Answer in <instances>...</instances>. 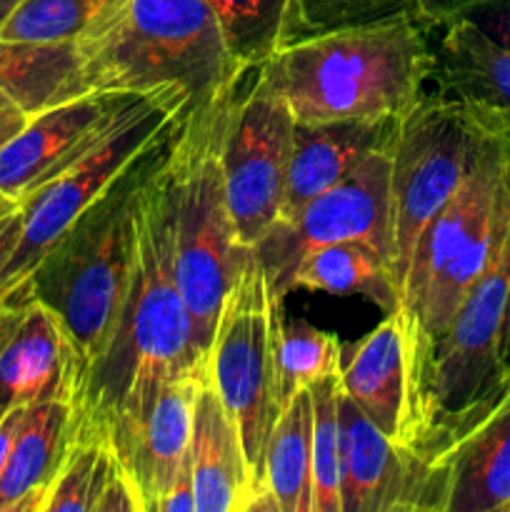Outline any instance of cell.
I'll return each instance as SVG.
<instances>
[{
    "instance_id": "obj_1",
    "label": "cell",
    "mask_w": 510,
    "mask_h": 512,
    "mask_svg": "<svg viewBox=\"0 0 510 512\" xmlns=\"http://www.w3.org/2000/svg\"><path fill=\"white\" fill-rule=\"evenodd\" d=\"M165 153L138 195L133 278L118 323L103 353L80 373L70 393V443L90 440L118 453L168 380L203 375L175 275Z\"/></svg>"
},
{
    "instance_id": "obj_2",
    "label": "cell",
    "mask_w": 510,
    "mask_h": 512,
    "mask_svg": "<svg viewBox=\"0 0 510 512\" xmlns=\"http://www.w3.org/2000/svg\"><path fill=\"white\" fill-rule=\"evenodd\" d=\"M258 75L298 123L403 118L430 90L428 28L395 18L303 35L258 65Z\"/></svg>"
},
{
    "instance_id": "obj_3",
    "label": "cell",
    "mask_w": 510,
    "mask_h": 512,
    "mask_svg": "<svg viewBox=\"0 0 510 512\" xmlns=\"http://www.w3.org/2000/svg\"><path fill=\"white\" fill-rule=\"evenodd\" d=\"M173 135L130 165L70 225L68 233L35 265L18 293L3 305L10 308L25 300H40L53 310L75 355V380L103 353L118 323L133 278L140 188Z\"/></svg>"
},
{
    "instance_id": "obj_4",
    "label": "cell",
    "mask_w": 510,
    "mask_h": 512,
    "mask_svg": "<svg viewBox=\"0 0 510 512\" xmlns=\"http://www.w3.org/2000/svg\"><path fill=\"white\" fill-rule=\"evenodd\" d=\"M510 298V165L503 218L483 273L455 310L443 338L405 368V408L398 443L428 460L440 458L460 425L505 383L500 360Z\"/></svg>"
},
{
    "instance_id": "obj_5",
    "label": "cell",
    "mask_w": 510,
    "mask_h": 512,
    "mask_svg": "<svg viewBox=\"0 0 510 512\" xmlns=\"http://www.w3.org/2000/svg\"><path fill=\"white\" fill-rule=\"evenodd\" d=\"M78 48L88 90H175L190 113L228 98L248 70L208 0H128Z\"/></svg>"
},
{
    "instance_id": "obj_6",
    "label": "cell",
    "mask_w": 510,
    "mask_h": 512,
    "mask_svg": "<svg viewBox=\"0 0 510 512\" xmlns=\"http://www.w3.org/2000/svg\"><path fill=\"white\" fill-rule=\"evenodd\" d=\"M233 93L210 108L185 115L163 160L173 210L175 275L203 365L225 295L250 253L238 240L230 215L220 158L225 110Z\"/></svg>"
},
{
    "instance_id": "obj_7",
    "label": "cell",
    "mask_w": 510,
    "mask_h": 512,
    "mask_svg": "<svg viewBox=\"0 0 510 512\" xmlns=\"http://www.w3.org/2000/svg\"><path fill=\"white\" fill-rule=\"evenodd\" d=\"M510 150L485 138L448 203L415 243L400 298L405 368L448 330L475 278L483 273L503 218Z\"/></svg>"
},
{
    "instance_id": "obj_8",
    "label": "cell",
    "mask_w": 510,
    "mask_h": 512,
    "mask_svg": "<svg viewBox=\"0 0 510 512\" xmlns=\"http://www.w3.org/2000/svg\"><path fill=\"white\" fill-rule=\"evenodd\" d=\"M188 113V100L175 90L143 95L95 148L18 200L23 210V233L13 258L0 275V308L18 293L35 265L63 238V233H68L70 225L130 165L165 143Z\"/></svg>"
},
{
    "instance_id": "obj_9",
    "label": "cell",
    "mask_w": 510,
    "mask_h": 512,
    "mask_svg": "<svg viewBox=\"0 0 510 512\" xmlns=\"http://www.w3.org/2000/svg\"><path fill=\"white\" fill-rule=\"evenodd\" d=\"M280 318L283 303L273 298L263 265L250 248L223 300L203 373L238 425L258 485L255 498L270 495L263 488V468L265 448L280 415L275 383V330Z\"/></svg>"
},
{
    "instance_id": "obj_10",
    "label": "cell",
    "mask_w": 510,
    "mask_h": 512,
    "mask_svg": "<svg viewBox=\"0 0 510 512\" xmlns=\"http://www.w3.org/2000/svg\"><path fill=\"white\" fill-rule=\"evenodd\" d=\"M483 140L463 113L433 90L400 118L398 138L390 148V210L400 298L420 233L463 183Z\"/></svg>"
},
{
    "instance_id": "obj_11",
    "label": "cell",
    "mask_w": 510,
    "mask_h": 512,
    "mask_svg": "<svg viewBox=\"0 0 510 512\" xmlns=\"http://www.w3.org/2000/svg\"><path fill=\"white\" fill-rule=\"evenodd\" d=\"M295 118L288 103L245 70L230 98L223 125L225 190L238 240L253 248L280 218L288 183Z\"/></svg>"
},
{
    "instance_id": "obj_12",
    "label": "cell",
    "mask_w": 510,
    "mask_h": 512,
    "mask_svg": "<svg viewBox=\"0 0 510 512\" xmlns=\"http://www.w3.org/2000/svg\"><path fill=\"white\" fill-rule=\"evenodd\" d=\"M343 240H365L390 258L395 270L393 210H390V150L365 158L350 175L278 220L253 245L268 278L270 293L283 303L300 260L313 250Z\"/></svg>"
},
{
    "instance_id": "obj_13",
    "label": "cell",
    "mask_w": 510,
    "mask_h": 512,
    "mask_svg": "<svg viewBox=\"0 0 510 512\" xmlns=\"http://www.w3.org/2000/svg\"><path fill=\"white\" fill-rule=\"evenodd\" d=\"M340 418V495L343 512H443V475L383 433L343 390Z\"/></svg>"
},
{
    "instance_id": "obj_14",
    "label": "cell",
    "mask_w": 510,
    "mask_h": 512,
    "mask_svg": "<svg viewBox=\"0 0 510 512\" xmlns=\"http://www.w3.org/2000/svg\"><path fill=\"white\" fill-rule=\"evenodd\" d=\"M148 93L88 90L33 113L0 145V195L23 200L100 143Z\"/></svg>"
},
{
    "instance_id": "obj_15",
    "label": "cell",
    "mask_w": 510,
    "mask_h": 512,
    "mask_svg": "<svg viewBox=\"0 0 510 512\" xmlns=\"http://www.w3.org/2000/svg\"><path fill=\"white\" fill-rule=\"evenodd\" d=\"M430 90L463 113L483 138L510 150V48L473 25H425Z\"/></svg>"
},
{
    "instance_id": "obj_16",
    "label": "cell",
    "mask_w": 510,
    "mask_h": 512,
    "mask_svg": "<svg viewBox=\"0 0 510 512\" xmlns=\"http://www.w3.org/2000/svg\"><path fill=\"white\" fill-rule=\"evenodd\" d=\"M73 383L75 355L53 310L40 300L0 308V410L68 403Z\"/></svg>"
},
{
    "instance_id": "obj_17",
    "label": "cell",
    "mask_w": 510,
    "mask_h": 512,
    "mask_svg": "<svg viewBox=\"0 0 510 512\" xmlns=\"http://www.w3.org/2000/svg\"><path fill=\"white\" fill-rule=\"evenodd\" d=\"M433 465L445 483L443 512H510V378Z\"/></svg>"
},
{
    "instance_id": "obj_18",
    "label": "cell",
    "mask_w": 510,
    "mask_h": 512,
    "mask_svg": "<svg viewBox=\"0 0 510 512\" xmlns=\"http://www.w3.org/2000/svg\"><path fill=\"white\" fill-rule=\"evenodd\" d=\"M400 118H348L298 123L293 128L288 183L278 220H288L323 190L353 173L365 158L393 148Z\"/></svg>"
},
{
    "instance_id": "obj_19",
    "label": "cell",
    "mask_w": 510,
    "mask_h": 512,
    "mask_svg": "<svg viewBox=\"0 0 510 512\" xmlns=\"http://www.w3.org/2000/svg\"><path fill=\"white\" fill-rule=\"evenodd\" d=\"M203 375L168 380L155 395L140 428L115 453L138 490L143 512L158 510L165 490L190 463L193 403Z\"/></svg>"
},
{
    "instance_id": "obj_20",
    "label": "cell",
    "mask_w": 510,
    "mask_h": 512,
    "mask_svg": "<svg viewBox=\"0 0 510 512\" xmlns=\"http://www.w3.org/2000/svg\"><path fill=\"white\" fill-rule=\"evenodd\" d=\"M190 473L195 512H248L258 493L238 425L205 375L193 403Z\"/></svg>"
},
{
    "instance_id": "obj_21",
    "label": "cell",
    "mask_w": 510,
    "mask_h": 512,
    "mask_svg": "<svg viewBox=\"0 0 510 512\" xmlns=\"http://www.w3.org/2000/svg\"><path fill=\"white\" fill-rule=\"evenodd\" d=\"M340 390L398 443L405 408V340L398 313L385 315L365 338L345 345Z\"/></svg>"
},
{
    "instance_id": "obj_22",
    "label": "cell",
    "mask_w": 510,
    "mask_h": 512,
    "mask_svg": "<svg viewBox=\"0 0 510 512\" xmlns=\"http://www.w3.org/2000/svg\"><path fill=\"white\" fill-rule=\"evenodd\" d=\"M70 445V405L45 400L25 408L0 478V512H40Z\"/></svg>"
},
{
    "instance_id": "obj_23",
    "label": "cell",
    "mask_w": 510,
    "mask_h": 512,
    "mask_svg": "<svg viewBox=\"0 0 510 512\" xmlns=\"http://www.w3.org/2000/svg\"><path fill=\"white\" fill-rule=\"evenodd\" d=\"M88 93L75 43H23L0 38V108L33 115Z\"/></svg>"
},
{
    "instance_id": "obj_24",
    "label": "cell",
    "mask_w": 510,
    "mask_h": 512,
    "mask_svg": "<svg viewBox=\"0 0 510 512\" xmlns=\"http://www.w3.org/2000/svg\"><path fill=\"white\" fill-rule=\"evenodd\" d=\"M293 290H320L330 295H360L385 315L400 313V288L393 263L383 250L365 240L330 243L305 255L290 280Z\"/></svg>"
},
{
    "instance_id": "obj_25",
    "label": "cell",
    "mask_w": 510,
    "mask_h": 512,
    "mask_svg": "<svg viewBox=\"0 0 510 512\" xmlns=\"http://www.w3.org/2000/svg\"><path fill=\"white\" fill-rule=\"evenodd\" d=\"M313 395L298 390L280 410L265 448L263 488L280 512H313Z\"/></svg>"
},
{
    "instance_id": "obj_26",
    "label": "cell",
    "mask_w": 510,
    "mask_h": 512,
    "mask_svg": "<svg viewBox=\"0 0 510 512\" xmlns=\"http://www.w3.org/2000/svg\"><path fill=\"white\" fill-rule=\"evenodd\" d=\"M208 5L243 68H258L275 50L298 40V0H208Z\"/></svg>"
},
{
    "instance_id": "obj_27",
    "label": "cell",
    "mask_w": 510,
    "mask_h": 512,
    "mask_svg": "<svg viewBox=\"0 0 510 512\" xmlns=\"http://www.w3.org/2000/svg\"><path fill=\"white\" fill-rule=\"evenodd\" d=\"M125 3L128 0H18L0 25V38L80 45Z\"/></svg>"
},
{
    "instance_id": "obj_28",
    "label": "cell",
    "mask_w": 510,
    "mask_h": 512,
    "mask_svg": "<svg viewBox=\"0 0 510 512\" xmlns=\"http://www.w3.org/2000/svg\"><path fill=\"white\" fill-rule=\"evenodd\" d=\"M343 343L305 320L280 318L275 330V383L280 410L298 390L325 375L340 373Z\"/></svg>"
},
{
    "instance_id": "obj_29",
    "label": "cell",
    "mask_w": 510,
    "mask_h": 512,
    "mask_svg": "<svg viewBox=\"0 0 510 512\" xmlns=\"http://www.w3.org/2000/svg\"><path fill=\"white\" fill-rule=\"evenodd\" d=\"M313 395V512H343L340 495V373L308 385Z\"/></svg>"
},
{
    "instance_id": "obj_30",
    "label": "cell",
    "mask_w": 510,
    "mask_h": 512,
    "mask_svg": "<svg viewBox=\"0 0 510 512\" xmlns=\"http://www.w3.org/2000/svg\"><path fill=\"white\" fill-rule=\"evenodd\" d=\"M110 448L90 440L68 445L40 512H93L108 473Z\"/></svg>"
},
{
    "instance_id": "obj_31",
    "label": "cell",
    "mask_w": 510,
    "mask_h": 512,
    "mask_svg": "<svg viewBox=\"0 0 510 512\" xmlns=\"http://www.w3.org/2000/svg\"><path fill=\"white\" fill-rule=\"evenodd\" d=\"M418 15L420 0H298V38Z\"/></svg>"
},
{
    "instance_id": "obj_32",
    "label": "cell",
    "mask_w": 510,
    "mask_h": 512,
    "mask_svg": "<svg viewBox=\"0 0 510 512\" xmlns=\"http://www.w3.org/2000/svg\"><path fill=\"white\" fill-rule=\"evenodd\" d=\"M420 23L473 25L490 40L510 48V0H420Z\"/></svg>"
},
{
    "instance_id": "obj_33",
    "label": "cell",
    "mask_w": 510,
    "mask_h": 512,
    "mask_svg": "<svg viewBox=\"0 0 510 512\" xmlns=\"http://www.w3.org/2000/svg\"><path fill=\"white\" fill-rule=\"evenodd\" d=\"M20 233H23V210H20V203H15L13 208L0 213V275L18 248Z\"/></svg>"
},
{
    "instance_id": "obj_34",
    "label": "cell",
    "mask_w": 510,
    "mask_h": 512,
    "mask_svg": "<svg viewBox=\"0 0 510 512\" xmlns=\"http://www.w3.org/2000/svg\"><path fill=\"white\" fill-rule=\"evenodd\" d=\"M23 415L25 408H10L0 418V478H3L5 465H8L10 450H13L15 435H18L20 423H23Z\"/></svg>"
},
{
    "instance_id": "obj_35",
    "label": "cell",
    "mask_w": 510,
    "mask_h": 512,
    "mask_svg": "<svg viewBox=\"0 0 510 512\" xmlns=\"http://www.w3.org/2000/svg\"><path fill=\"white\" fill-rule=\"evenodd\" d=\"M28 118L30 115L18 108H0V145H3L5 140L13 138V135L23 128Z\"/></svg>"
},
{
    "instance_id": "obj_36",
    "label": "cell",
    "mask_w": 510,
    "mask_h": 512,
    "mask_svg": "<svg viewBox=\"0 0 510 512\" xmlns=\"http://www.w3.org/2000/svg\"><path fill=\"white\" fill-rule=\"evenodd\" d=\"M500 360H503L505 375L510 378V298H508V310H505L503 335H500Z\"/></svg>"
},
{
    "instance_id": "obj_37",
    "label": "cell",
    "mask_w": 510,
    "mask_h": 512,
    "mask_svg": "<svg viewBox=\"0 0 510 512\" xmlns=\"http://www.w3.org/2000/svg\"><path fill=\"white\" fill-rule=\"evenodd\" d=\"M15 3H18V0H0V25L5 23V18H8L10 10L15 8Z\"/></svg>"
},
{
    "instance_id": "obj_38",
    "label": "cell",
    "mask_w": 510,
    "mask_h": 512,
    "mask_svg": "<svg viewBox=\"0 0 510 512\" xmlns=\"http://www.w3.org/2000/svg\"><path fill=\"white\" fill-rule=\"evenodd\" d=\"M15 205V200H10V198H5V195H0V213H3V210H8V208H13Z\"/></svg>"
},
{
    "instance_id": "obj_39",
    "label": "cell",
    "mask_w": 510,
    "mask_h": 512,
    "mask_svg": "<svg viewBox=\"0 0 510 512\" xmlns=\"http://www.w3.org/2000/svg\"><path fill=\"white\" fill-rule=\"evenodd\" d=\"M0 418H3V410H0Z\"/></svg>"
}]
</instances>
